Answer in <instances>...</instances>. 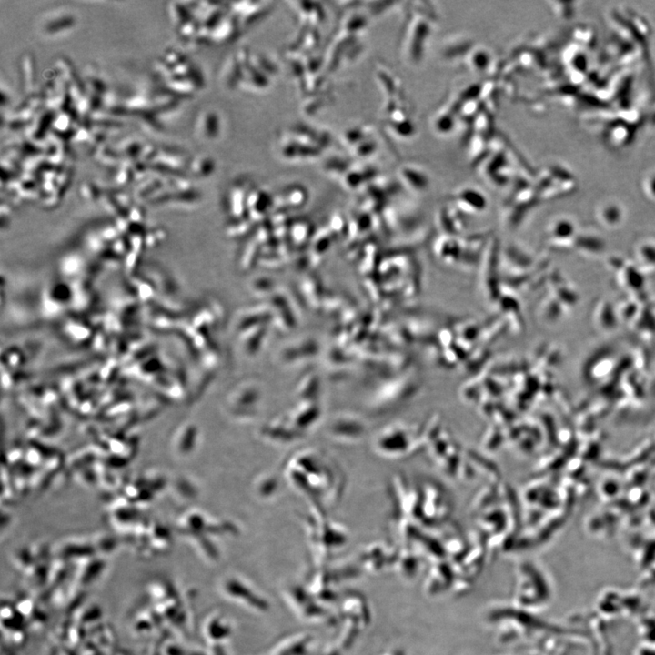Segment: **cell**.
Instances as JSON below:
<instances>
[{
  "label": "cell",
  "instance_id": "obj_1",
  "mask_svg": "<svg viewBox=\"0 0 655 655\" xmlns=\"http://www.w3.org/2000/svg\"><path fill=\"white\" fill-rule=\"evenodd\" d=\"M221 589L227 598L249 610L264 612L268 609V602L264 596L244 579L237 576L227 577L222 581Z\"/></svg>",
  "mask_w": 655,
  "mask_h": 655
},
{
  "label": "cell",
  "instance_id": "obj_2",
  "mask_svg": "<svg viewBox=\"0 0 655 655\" xmlns=\"http://www.w3.org/2000/svg\"><path fill=\"white\" fill-rule=\"evenodd\" d=\"M311 640L307 636L295 637L279 644L272 655H307Z\"/></svg>",
  "mask_w": 655,
  "mask_h": 655
}]
</instances>
